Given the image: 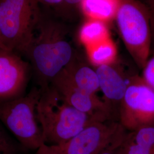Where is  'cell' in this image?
<instances>
[{
    "label": "cell",
    "mask_w": 154,
    "mask_h": 154,
    "mask_svg": "<svg viewBox=\"0 0 154 154\" xmlns=\"http://www.w3.org/2000/svg\"><path fill=\"white\" fill-rule=\"evenodd\" d=\"M117 0H83L81 12L88 18L107 22L114 19Z\"/></svg>",
    "instance_id": "4fadbf2b"
},
{
    "label": "cell",
    "mask_w": 154,
    "mask_h": 154,
    "mask_svg": "<svg viewBox=\"0 0 154 154\" xmlns=\"http://www.w3.org/2000/svg\"><path fill=\"white\" fill-rule=\"evenodd\" d=\"M99 80V89L103 100L109 108L112 117L118 118L119 109L126 93L130 77L119 64L118 59L108 65L95 67Z\"/></svg>",
    "instance_id": "30bf717a"
},
{
    "label": "cell",
    "mask_w": 154,
    "mask_h": 154,
    "mask_svg": "<svg viewBox=\"0 0 154 154\" xmlns=\"http://www.w3.org/2000/svg\"><path fill=\"white\" fill-rule=\"evenodd\" d=\"M41 93L34 87L22 97L0 101V122L26 150L35 151L44 143L36 116Z\"/></svg>",
    "instance_id": "277c9868"
},
{
    "label": "cell",
    "mask_w": 154,
    "mask_h": 154,
    "mask_svg": "<svg viewBox=\"0 0 154 154\" xmlns=\"http://www.w3.org/2000/svg\"><path fill=\"white\" fill-rule=\"evenodd\" d=\"M33 154H65L60 146L44 143Z\"/></svg>",
    "instance_id": "ffe728a7"
},
{
    "label": "cell",
    "mask_w": 154,
    "mask_h": 154,
    "mask_svg": "<svg viewBox=\"0 0 154 154\" xmlns=\"http://www.w3.org/2000/svg\"><path fill=\"white\" fill-rule=\"evenodd\" d=\"M78 51L71 62L62 71L74 85L83 91L97 94L100 90L99 80L95 67Z\"/></svg>",
    "instance_id": "8fae6325"
},
{
    "label": "cell",
    "mask_w": 154,
    "mask_h": 154,
    "mask_svg": "<svg viewBox=\"0 0 154 154\" xmlns=\"http://www.w3.org/2000/svg\"><path fill=\"white\" fill-rule=\"evenodd\" d=\"M78 35L85 48L110 38L107 22L93 18H88L83 23Z\"/></svg>",
    "instance_id": "7c38bea8"
},
{
    "label": "cell",
    "mask_w": 154,
    "mask_h": 154,
    "mask_svg": "<svg viewBox=\"0 0 154 154\" xmlns=\"http://www.w3.org/2000/svg\"><path fill=\"white\" fill-rule=\"evenodd\" d=\"M102 154H122V153L121 152L119 148H118V149H116L114 150H111V151H107V152H105L104 153Z\"/></svg>",
    "instance_id": "603a6c76"
},
{
    "label": "cell",
    "mask_w": 154,
    "mask_h": 154,
    "mask_svg": "<svg viewBox=\"0 0 154 154\" xmlns=\"http://www.w3.org/2000/svg\"><path fill=\"white\" fill-rule=\"evenodd\" d=\"M86 57L94 67L112 63L117 60V49L111 39L86 48Z\"/></svg>",
    "instance_id": "5bb4252c"
},
{
    "label": "cell",
    "mask_w": 154,
    "mask_h": 154,
    "mask_svg": "<svg viewBox=\"0 0 154 154\" xmlns=\"http://www.w3.org/2000/svg\"><path fill=\"white\" fill-rule=\"evenodd\" d=\"M70 33L66 22L41 13L33 38L23 55L27 58L41 90L49 88L53 79L77 55Z\"/></svg>",
    "instance_id": "6da1fadb"
},
{
    "label": "cell",
    "mask_w": 154,
    "mask_h": 154,
    "mask_svg": "<svg viewBox=\"0 0 154 154\" xmlns=\"http://www.w3.org/2000/svg\"><path fill=\"white\" fill-rule=\"evenodd\" d=\"M2 48V39H1V32H0V48Z\"/></svg>",
    "instance_id": "d4e9b609"
},
{
    "label": "cell",
    "mask_w": 154,
    "mask_h": 154,
    "mask_svg": "<svg viewBox=\"0 0 154 154\" xmlns=\"http://www.w3.org/2000/svg\"><path fill=\"white\" fill-rule=\"evenodd\" d=\"M144 3H154V0H143Z\"/></svg>",
    "instance_id": "cb8c5ba5"
},
{
    "label": "cell",
    "mask_w": 154,
    "mask_h": 154,
    "mask_svg": "<svg viewBox=\"0 0 154 154\" xmlns=\"http://www.w3.org/2000/svg\"><path fill=\"white\" fill-rule=\"evenodd\" d=\"M0 122V154H22L26 151Z\"/></svg>",
    "instance_id": "2e32d148"
},
{
    "label": "cell",
    "mask_w": 154,
    "mask_h": 154,
    "mask_svg": "<svg viewBox=\"0 0 154 154\" xmlns=\"http://www.w3.org/2000/svg\"><path fill=\"white\" fill-rule=\"evenodd\" d=\"M37 2L38 3L39 5L51 8L56 11L58 8L61 5L62 0H36Z\"/></svg>",
    "instance_id": "7402d4cb"
},
{
    "label": "cell",
    "mask_w": 154,
    "mask_h": 154,
    "mask_svg": "<svg viewBox=\"0 0 154 154\" xmlns=\"http://www.w3.org/2000/svg\"><path fill=\"white\" fill-rule=\"evenodd\" d=\"M143 80L154 90V53H151L142 69Z\"/></svg>",
    "instance_id": "d6986e66"
},
{
    "label": "cell",
    "mask_w": 154,
    "mask_h": 154,
    "mask_svg": "<svg viewBox=\"0 0 154 154\" xmlns=\"http://www.w3.org/2000/svg\"><path fill=\"white\" fill-rule=\"evenodd\" d=\"M135 143L147 148L154 147V126L143 127L129 132Z\"/></svg>",
    "instance_id": "e0dca14e"
},
{
    "label": "cell",
    "mask_w": 154,
    "mask_h": 154,
    "mask_svg": "<svg viewBox=\"0 0 154 154\" xmlns=\"http://www.w3.org/2000/svg\"><path fill=\"white\" fill-rule=\"evenodd\" d=\"M83 0H62L61 5L55 11L57 17L62 21L69 22L74 21L81 12Z\"/></svg>",
    "instance_id": "9a60e30c"
},
{
    "label": "cell",
    "mask_w": 154,
    "mask_h": 154,
    "mask_svg": "<svg viewBox=\"0 0 154 154\" xmlns=\"http://www.w3.org/2000/svg\"><path fill=\"white\" fill-rule=\"evenodd\" d=\"M119 123L127 131L154 126V90L137 74L130 77L119 109Z\"/></svg>",
    "instance_id": "52a82bcc"
},
{
    "label": "cell",
    "mask_w": 154,
    "mask_h": 154,
    "mask_svg": "<svg viewBox=\"0 0 154 154\" xmlns=\"http://www.w3.org/2000/svg\"><path fill=\"white\" fill-rule=\"evenodd\" d=\"M127 133L119 121H94L60 146L65 154H102L119 148Z\"/></svg>",
    "instance_id": "8992f818"
},
{
    "label": "cell",
    "mask_w": 154,
    "mask_h": 154,
    "mask_svg": "<svg viewBox=\"0 0 154 154\" xmlns=\"http://www.w3.org/2000/svg\"><path fill=\"white\" fill-rule=\"evenodd\" d=\"M148 6L150 15L151 31V53H154V3H145Z\"/></svg>",
    "instance_id": "44dd1931"
},
{
    "label": "cell",
    "mask_w": 154,
    "mask_h": 154,
    "mask_svg": "<svg viewBox=\"0 0 154 154\" xmlns=\"http://www.w3.org/2000/svg\"><path fill=\"white\" fill-rule=\"evenodd\" d=\"M119 149L122 154H154V147L147 148L135 143L128 132Z\"/></svg>",
    "instance_id": "ac0fdd59"
},
{
    "label": "cell",
    "mask_w": 154,
    "mask_h": 154,
    "mask_svg": "<svg viewBox=\"0 0 154 154\" xmlns=\"http://www.w3.org/2000/svg\"><path fill=\"white\" fill-rule=\"evenodd\" d=\"M31 67L15 51L0 48V101L26 94Z\"/></svg>",
    "instance_id": "ba28073f"
},
{
    "label": "cell",
    "mask_w": 154,
    "mask_h": 154,
    "mask_svg": "<svg viewBox=\"0 0 154 154\" xmlns=\"http://www.w3.org/2000/svg\"><path fill=\"white\" fill-rule=\"evenodd\" d=\"M50 85L76 110L102 121L113 120L110 109L103 100L97 94L88 93L78 88L62 72L53 79Z\"/></svg>",
    "instance_id": "9c48e42d"
},
{
    "label": "cell",
    "mask_w": 154,
    "mask_h": 154,
    "mask_svg": "<svg viewBox=\"0 0 154 154\" xmlns=\"http://www.w3.org/2000/svg\"><path fill=\"white\" fill-rule=\"evenodd\" d=\"M114 20L127 50L136 65L142 70L151 53L148 6L140 0H117Z\"/></svg>",
    "instance_id": "3957f363"
},
{
    "label": "cell",
    "mask_w": 154,
    "mask_h": 154,
    "mask_svg": "<svg viewBox=\"0 0 154 154\" xmlns=\"http://www.w3.org/2000/svg\"><path fill=\"white\" fill-rule=\"evenodd\" d=\"M36 116L45 144L61 146L94 121H102L68 104L54 87L42 90Z\"/></svg>",
    "instance_id": "7a4b0ae2"
},
{
    "label": "cell",
    "mask_w": 154,
    "mask_h": 154,
    "mask_svg": "<svg viewBox=\"0 0 154 154\" xmlns=\"http://www.w3.org/2000/svg\"><path fill=\"white\" fill-rule=\"evenodd\" d=\"M36 0H0L2 48L24 53L33 38L41 12Z\"/></svg>",
    "instance_id": "5b68a950"
}]
</instances>
